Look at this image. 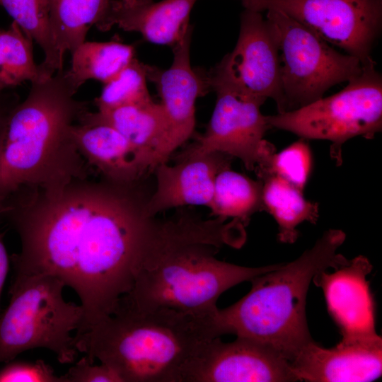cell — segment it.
Instances as JSON below:
<instances>
[{"label":"cell","instance_id":"cell-15","mask_svg":"<svg viewBox=\"0 0 382 382\" xmlns=\"http://www.w3.org/2000/svg\"><path fill=\"white\" fill-rule=\"evenodd\" d=\"M298 381L307 382H369L382 374V339L341 340L325 348L313 340L290 362Z\"/></svg>","mask_w":382,"mask_h":382},{"label":"cell","instance_id":"cell-20","mask_svg":"<svg viewBox=\"0 0 382 382\" xmlns=\"http://www.w3.org/2000/svg\"><path fill=\"white\" fill-rule=\"evenodd\" d=\"M262 182V204L278 226V240L294 243L299 236L296 227L308 221L316 224L318 204L306 199L303 191L284 179L270 173L257 175Z\"/></svg>","mask_w":382,"mask_h":382},{"label":"cell","instance_id":"cell-17","mask_svg":"<svg viewBox=\"0 0 382 382\" xmlns=\"http://www.w3.org/2000/svg\"><path fill=\"white\" fill-rule=\"evenodd\" d=\"M197 0H110L95 26H113L139 33L149 42L174 46L190 27V14Z\"/></svg>","mask_w":382,"mask_h":382},{"label":"cell","instance_id":"cell-18","mask_svg":"<svg viewBox=\"0 0 382 382\" xmlns=\"http://www.w3.org/2000/svg\"><path fill=\"white\" fill-rule=\"evenodd\" d=\"M77 149L99 175L120 183H133L149 168L129 142L112 126L83 114L71 129Z\"/></svg>","mask_w":382,"mask_h":382},{"label":"cell","instance_id":"cell-25","mask_svg":"<svg viewBox=\"0 0 382 382\" xmlns=\"http://www.w3.org/2000/svg\"><path fill=\"white\" fill-rule=\"evenodd\" d=\"M33 41L13 21L0 29V91L45 79L34 60Z\"/></svg>","mask_w":382,"mask_h":382},{"label":"cell","instance_id":"cell-8","mask_svg":"<svg viewBox=\"0 0 382 382\" xmlns=\"http://www.w3.org/2000/svg\"><path fill=\"white\" fill-rule=\"evenodd\" d=\"M266 20L279 47L286 111L323 98L332 86L361 72L363 65L358 58L338 52L284 13L269 9Z\"/></svg>","mask_w":382,"mask_h":382},{"label":"cell","instance_id":"cell-30","mask_svg":"<svg viewBox=\"0 0 382 382\" xmlns=\"http://www.w3.org/2000/svg\"><path fill=\"white\" fill-rule=\"evenodd\" d=\"M20 102V97L16 93L11 90L0 91V127Z\"/></svg>","mask_w":382,"mask_h":382},{"label":"cell","instance_id":"cell-21","mask_svg":"<svg viewBox=\"0 0 382 382\" xmlns=\"http://www.w3.org/2000/svg\"><path fill=\"white\" fill-rule=\"evenodd\" d=\"M110 0H48L50 23L62 59L82 44L89 28L105 13Z\"/></svg>","mask_w":382,"mask_h":382},{"label":"cell","instance_id":"cell-24","mask_svg":"<svg viewBox=\"0 0 382 382\" xmlns=\"http://www.w3.org/2000/svg\"><path fill=\"white\" fill-rule=\"evenodd\" d=\"M0 5L43 51L45 57L39 64L42 76L48 78L62 70L64 59L50 28L48 0H0Z\"/></svg>","mask_w":382,"mask_h":382},{"label":"cell","instance_id":"cell-27","mask_svg":"<svg viewBox=\"0 0 382 382\" xmlns=\"http://www.w3.org/2000/svg\"><path fill=\"white\" fill-rule=\"evenodd\" d=\"M312 155L308 144L302 139L280 152L273 153L266 163L254 170L257 175L270 173L303 191L311 173Z\"/></svg>","mask_w":382,"mask_h":382},{"label":"cell","instance_id":"cell-22","mask_svg":"<svg viewBox=\"0 0 382 382\" xmlns=\"http://www.w3.org/2000/svg\"><path fill=\"white\" fill-rule=\"evenodd\" d=\"M71 54L66 73L80 88L90 79L109 81L135 57V48L117 41H84Z\"/></svg>","mask_w":382,"mask_h":382},{"label":"cell","instance_id":"cell-9","mask_svg":"<svg viewBox=\"0 0 382 382\" xmlns=\"http://www.w3.org/2000/svg\"><path fill=\"white\" fill-rule=\"evenodd\" d=\"M205 74L209 89L216 93L215 108L204 133L176 159L221 152L239 158L248 170H255L274 153L273 145L264 139L270 129L260 110L265 100Z\"/></svg>","mask_w":382,"mask_h":382},{"label":"cell","instance_id":"cell-28","mask_svg":"<svg viewBox=\"0 0 382 382\" xmlns=\"http://www.w3.org/2000/svg\"><path fill=\"white\" fill-rule=\"evenodd\" d=\"M0 382H62L45 361H9L0 369Z\"/></svg>","mask_w":382,"mask_h":382},{"label":"cell","instance_id":"cell-13","mask_svg":"<svg viewBox=\"0 0 382 382\" xmlns=\"http://www.w3.org/2000/svg\"><path fill=\"white\" fill-rule=\"evenodd\" d=\"M192 26L172 47L173 60L167 69L148 65V79L156 83L161 99L166 132L155 155L150 173L192 136L195 127V102L210 89L205 71L191 66L190 45Z\"/></svg>","mask_w":382,"mask_h":382},{"label":"cell","instance_id":"cell-12","mask_svg":"<svg viewBox=\"0 0 382 382\" xmlns=\"http://www.w3.org/2000/svg\"><path fill=\"white\" fill-rule=\"evenodd\" d=\"M299 381L290 361L273 347L236 337L204 342L185 367L180 382Z\"/></svg>","mask_w":382,"mask_h":382},{"label":"cell","instance_id":"cell-19","mask_svg":"<svg viewBox=\"0 0 382 382\" xmlns=\"http://www.w3.org/2000/svg\"><path fill=\"white\" fill-rule=\"evenodd\" d=\"M90 115L118 131L145 161L150 173L154 158L166 132V121L161 103L151 99L108 110L90 112Z\"/></svg>","mask_w":382,"mask_h":382},{"label":"cell","instance_id":"cell-11","mask_svg":"<svg viewBox=\"0 0 382 382\" xmlns=\"http://www.w3.org/2000/svg\"><path fill=\"white\" fill-rule=\"evenodd\" d=\"M248 96L274 100L286 112L277 41L262 12L245 8L233 51L207 72Z\"/></svg>","mask_w":382,"mask_h":382},{"label":"cell","instance_id":"cell-3","mask_svg":"<svg viewBox=\"0 0 382 382\" xmlns=\"http://www.w3.org/2000/svg\"><path fill=\"white\" fill-rule=\"evenodd\" d=\"M79 87L62 69L31 83L0 127V214L22 187L48 186L94 170L79 153L71 129L89 110L75 98Z\"/></svg>","mask_w":382,"mask_h":382},{"label":"cell","instance_id":"cell-5","mask_svg":"<svg viewBox=\"0 0 382 382\" xmlns=\"http://www.w3.org/2000/svg\"><path fill=\"white\" fill-rule=\"evenodd\" d=\"M345 238L343 231L328 229L295 260L253 278L247 294L218 308L220 336L232 334L265 342L291 362L313 340L306 315L309 286L320 272L349 262L337 253Z\"/></svg>","mask_w":382,"mask_h":382},{"label":"cell","instance_id":"cell-7","mask_svg":"<svg viewBox=\"0 0 382 382\" xmlns=\"http://www.w3.org/2000/svg\"><path fill=\"white\" fill-rule=\"evenodd\" d=\"M340 91L298 109L266 115L270 128L304 139L331 142L330 156L342 162V146L355 137L372 139L382 128V77L374 59Z\"/></svg>","mask_w":382,"mask_h":382},{"label":"cell","instance_id":"cell-10","mask_svg":"<svg viewBox=\"0 0 382 382\" xmlns=\"http://www.w3.org/2000/svg\"><path fill=\"white\" fill-rule=\"evenodd\" d=\"M245 8L280 11L328 43L358 58L371 52L382 26V0H242Z\"/></svg>","mask_w":382,"mask_h":382},{"label":"cell","instance_id":"cell-26","mask_svg":"<svg viewBox=\"0 0 382 382\" xmlns=\"http://www.w3.org/2000/svg\"><path fill=\"white\" fill-rule=\"evenodd\" d=\"M148 65L134 57L112 79L103 84L93 103L98 111L151 100L147 88Z\"/></svg>","mask_w":382,"mask_h":382},{"label":"cell","instance_id":"cell-16","mask_svg":"<svg viewBox=\"0 0 382 382\" xmlns=\"http://www.w3.org/2000/svg\"><path fill=\"white\" fill-rule=\"evenodd\" d=\"M231 156L221 153L192 156L177 159L173 166L158 164L156 185L146 204L149 214L186 205L210 207L216 175L229 168Z\"/></svg>","mask_w":382,"mask_h":382},{"label":"cell","instance_id":"cell-2","mask_svg":"<svg viewBox=\"0 0 382 382\" xmlns=\"http://www.w3.org/2000/svg\"><path fill=\"white\" fill-rule=\"evenodd\" d=\"M225 221L203 220L185 210L167 219L155 218L132 288L122 299L141 308L215 316L224 291L281 265L249 267L217 259L224 245L238 248L245 239L240 221Z\"/></svg>","mask_w":382,"mask_h":382},{"label":"cell","instance_id":"cell-6","mask_svg":"<svg viewBox=\"0 0 382 382\" xmlns=\"http://www.w3.org/2000/svg\"><path fill=\"white\" fill-rule=\"evenodd\" d=\"M64 287L50 274H16L9 303L0 313V364L36 348L51 351L61 364L75 361L73 332L82 328L84 311L64 299Z\"/></svg>","mask_w":382,"mask_h":382},{"label":"cell","instance_id":"cell-4","mask_svg":"<svg viewBox=\"0 0 382 382\" xmlns=\"http://www.w3.org/2000/svg\"><path fill=\"white\" fill-rule=\"evenodd\" d=\"M215 316L141 308L121 299L112 314L74 335L76 347L110 367L122 382H180L199 348L220 337Z\"/></svg>","mask_w":382,"mask_h":382},{"label":"cell","instance_id":"cell-23","mask_svg":"<svg viewBox=\"0 0 382 382\" xmlns=\"http://www.w3.org/2000/svg\"><path fill=\"white\" fill-rule=\"evenodd\" d=\"M212 215L232 218L246 225L250 216L263 210L262 182L254 180L229 168L216 176L209 207Z\"/></svg>","mask_w":382,"mask_h":382},{"label":"cell","instance_id":"cell-14","mask_svg":"<svg viewBox=\"0 0 382 382\" xmlns=\"http://www.w3.org/2000/svg\"><path fill=\"white\" fill-rule=\"evenodd\" d=\"M373 265L358 255L328 273H318L312 282L323 292L328 311L341 340L366 342L381 338L376 331L375 303L366 277Z\"/></svg>","mask_w":382,"mask_h":382},{"label":"cell","instance_id":"cell-29","mask_svg":"<svg viewBox=\"0 0 382 382\" xmlns=\"http://www.w3.org/2000/svg\"><path fill=\"white\" fill-rule=\"evenodd\" d=\"M60 376L62 382H122L119 376L108 365L103 363L95 364L86 355Z\"/></svg>","mask_w":382,"mask_h":382},{"label":"cell","instance_id":"cell-31","mask_svg":"<svg viewBox=\"0 0 382 382\" xmlns=\"http://www.w3.org/2000/svg\"><path fill=\"white\" fill-rule=\"evenodd\" d=\"M11 258L7 253L4 242V233L0 231V301L3 288L8 273Z\"/></svg>","mask_w":382,"mask_h":382},{"label":"cell","instance_id":"cell-1","mask_svg":"<svg viewBox=\"0 0 382 382\" xmlns=\"http://www.w3.org/2000/svg\"><path fill=\"white\" fill-rule=\"evenodd\" d=\"M142 180L88 176L22 187L2 206L0 218L21 243L11 256L16 274H50L72 289L84 311L76 334L112 314L132 288L156 218Z\"/></svg>","mask_w":382,"mask_h":382}]
</instances>
